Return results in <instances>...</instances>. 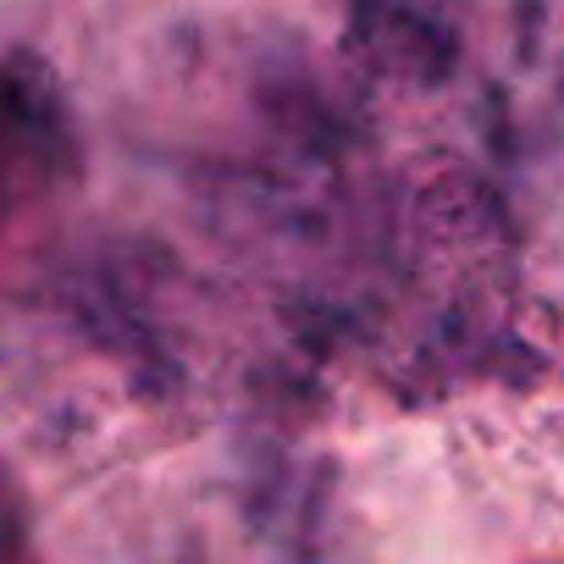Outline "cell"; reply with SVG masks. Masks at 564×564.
Returning <instances> with one entry per match:
<instances>
[{"label": "cell", "mask_w": 564, "mask_h": 564, "mask_svg": "<svg viewBox=\"0 0 564 564\" xmlns=\"http://www.w3.org/2000/svg\"><path fill=\"white\" fill-rule=\"evenodd\" d=\"M349 40L371 67L404 84H443L459 56L454 29L415 0H349Z\"/></svg>", "instance_id": "cell-1"}, {"label": "cell", "mask_w": 564, "mask_h": 564, "mask_svg": "<svg viewBox=\"0 0 564 564\" xmlns=\"http://www.w3.org/2000/svg\"><path fill=\"white\" fill-rule=\"evenodd\" d=\"M7 117H12L18 155H29L51 177L78 172V133H73L67 95H62L51 62H40L29 45H12V56H7Z\"/></svg>", "instance_id": "cell-2"}]
</instances>
